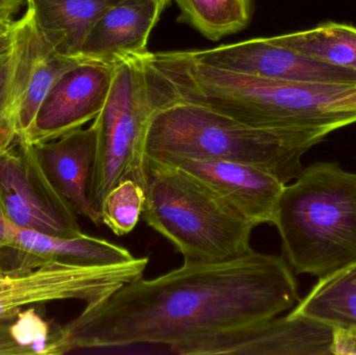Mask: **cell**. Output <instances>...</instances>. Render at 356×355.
I'll list each match as a JSON object with an SVG mask.
<instances>
[{
    "mask_svg": "<svg viewBox=\"0 0 356 355\" xmlns=\"http://www.w3.org/2000/svg\"><path fill=\"white\" fill-rule=\"evenodd\" d=\"M142 58L154 110L193 102L251 126L297 133L312 146L356 123V85L263 79L200 64L184 51H148Z\"/></svg>",
    "mask_w": 356,
    "mask_h": 355,
    "instance_id": "cell-2",
    "label": "cell"
},
{
    "mask_svg": "<svg viewBox=\"0 0 356 355\" xmlns=\"http://www.w3.org/2000/svg\"><path fill=\"white\" fill-rule=\"evenodd\" d=\"M336 331L288 314L195 338L169 349L181 355H334Z\"/></svg>",
    "mask_w": 356,
    "mask_h": 355,
    "instance_id": "cell-9",
    "label": "cell"
},
{
    "mask_svg": "<svg viewBox=\"0 0 356 355\" xmlns=\"http://www.w3.org/2000/svg\"><path fill=\"white\" fill-rule=\"evenodd\" d=\"M145 190L134 181L115 185L100 206L102 224L116 236H127L137 226L145 206Z\"/></svg>",
    "mask_w": 356,
    "mask_h": 355,
    "instance_id": "cell-21",
    "label": "cell"
},
{
    "mask_svg": "<svg viewBox=\"0 0 356 355\" xmlns=\"http://www.w3.org/2000/svg\"><path fill=\"white\" fill-rule=\"evenodd\" d=\"M275 43L325 63L356 72V27L327 22L307 31L272 37Z\"/></svg>",
    "mask_w": 356,
    "mask_h": 355,
    "instance_id": "cell-19",
    "label": "cell"
},
{
    "mask_svg": "<svg viewBox=\"0 0 356 355\" xmlns=\"http://www.w3.org/2000/svg\"><path fill=\"white\" fill-rule=\"evenodd\" d=\"M27 0H0V12H10L16 14Z\"/></svg>",
    "mask_w": 356,
    "mask_h": 355,
    "instance_id": "cell-27",
    "label": "cell"
},
{
    "mask_svg": "<svg viewBox=\"0 0 356 355\" xmlns=\"http://www.w3.org/2000/svg\"><path fill=\"white\" fill-rule=\"evenodd\" d=\"M167 4L162 0H116L94 23L79 58L115 64L147 53V43Z\"/></svg>",
    "mask_w": 356,
    "mask_h": 355,
    "instance_id": "cell-15",
    "label": "cell"
},
{
    "mask_svg": "<svg viewBox=\"0 0 356 355\" xmlns=\"http://www.w3.org/2000/svg\"><path fill=\"white\" fill-rule=\"evenodd\" d=\"M144 221L186 263L234 260L253 251L257 226L234 204L188 171L147 158Z\"/></svg>",
    "mask_w": 356,
    "mask_h": 355,
    "instance_id": "cell-5",
    "label": "cell"
},
{
    "mask_svg": "<svg viewBox=\"0 0 356 355\" xmlns=\"http://www.w3.org/2000/svg\"><path fill=\"white\" fill-rule=\"evenodd\" d=\"M114 64L83 62L64 73L40 106L26 143L58 139L94 120L112 85Z\"/></svg>",
    "mask_w": 356,
    "mask_h": 355,
    "instance_id": "cell-12",
    "label": "cell"
},
{
    "mask_svg": "<svg viewBox=\"0 0 356 355\" xmlns=\"http://www.w3.org/2000/svg\"><path fill=\"white\" fill-rule=\"evenodd\" d=\"M15 15L10 12H0V37L10 33L15 24Z\"/></svg>",
    "mask_w": 356,
    "mask_h": 355,
    "instance_id": "cell-26",
    "label": "cell"
},
{
    "mask_svg": "<svg viewBox=\"0 0 356 355\" xmlns=\"http://www.w3.org/2000/svg\"><path fill=\"white\" fill-rule=\"evenodd\" d=\"M353 349H355V354H356V337L355 340V347H353Z\"/></svg>",
    "mask_w": 356,
    "mask_h": 355,
    "instance_id": "cell-28",
    "label": "cell"
},
{
    "mask_svg": "<svg viewBox=\"0 0 356 355\" xmlns=\"http://www.w3.org/2000/svg\"><path fill=\"white\" fill-rule=\"evenodd\" d=\"M300 302L282 256L250 254L216 263H186L123 286L108 299L52 329L49 355L188 340L280 316Z\"/></svg>",
    "mask_w": 356,
    "mask_h": 355,
    "instance_id": "cell-1",
    "label": "cell"
},
{
    "mask_svg": "<svg viewBox=\"0 0 356 355\" xmlns=\"http://www.w3.org/2000/svg\"><path fill=\"white\" fill-rule=\"evenodd\" d=\"M52 329L33 308L21 311L10 322L12 337L29 355H49Z\"/></svg>",
    "mask_w": 356,
    "mask_h": 355,
    "instance_id": "cell-23",
    "label": "cell"
},
{
    "mask_svg": "<svg viewBox=\"0 0 356 355\" xmlns=\"http://www.w3.org/2000/svg\"><path fill=\"white\" fill-rule=\"evenodd\" d=\"M180 22L211 41L244 29L250 22L252 0H175Z\"/></svg>",
    "mask_w": 356,
    "mask_h": 355,
    "instance_id": "cell-20",
    "label": "cell"
},
{
    "mask_svg": "<svg viewBox=\"0 0 356 355\" xmlns=\"http://www.w3.org/2000/svg\"><path fill=\"white\" fill-rule=\"evenodd\" d=\"M0 322V355H29L15 342L10 333V322Z\"/></svg>",
    "mask_w": 356,
    "mask_h": 355,
    "instance_id": "cell-24",
    "label": "cell"
},
{
    "mask_svg": "<svg viewBox=\"0 0 356 355\" xmlns=\"http://www.w3.org/2000/svg\"><path fill=\"white\" fill-rule=\"evenodd\" d=\"M38 156L56 191L70 204L77 216L102 224L89 197L92 169L96 156V129H75L58 139L37 144Z\"/></svg>",
    "mask_w": 356,
    "mask_h": 355,
    "instance_id": "cell-16",
    "label": "cell"
},
{
    "mask_svg": "<svg viewBox=\"0 0 356 355\" xmlns=\"http://www.w3.org/2000/svg\"><path fill=\"white\" fill-rule=\"evenodd\" d=\"M149 258L108 266L50 263L21 274L0 275V322L14 320L23 308L58 300H81L86 306L108 299L142 279Z\"/></svg>",
    "mask_w": 356,
    "mask_h": 355,
    "instance_id": "cell-7",
    "label": "cell"
},
{
    "mask_svg": "<svg viewBox=\"0 0 356 355\" xmlns=\"http://www.w3.org/2000/svg\"><path fill=\"white\" fill-rule=\"evenodd\" d=\"M12 104L20 141L26 142L46 95L66 71L85 60L58 53L37 26L27 6L13 27Z\"/></svg>",
    "mask_w": 356,
    "mask_h": 355,
    "instance_id": "cell-11",
    "label": "cell"
},
{
    "mask_svg": "<svg viewBox=\"0 0 356 355\" xmlns=\"http://www.w3.org/2000/svg\"><path fill=\"white\" fill-rule=\"evenodd\" d=\"M163 2H165V3L168 4V2L170 1V0H162Z\"/></svg>",
    "mask_w": 356,
    "mask_h": 355,
    "instance_id": "cell-29",
    "label": "cell"
},
{
    "mask_svg": "<svg viewBox=\"0 0 356 355\" xmlns=\"http://www.w3.org/2000/svg\"><path fill=\"white\" fill-rule=\"evenodd\" d=\"M154 160L175 165L198 177L257 226L273 224L276 204L286 183L272 173L251 165L215 158L163 156Z\"/></svg>",
    "mask_w": 356,
    "mask_h": 355,
    "instance_id": "cell-13",
    "label": "cell"
},
{
    "mask_svg": "<svg viewBox=\"0 0 356 355\" xmlns=\"http://www.w3.org/2000/svg\"><path fill=\"white\" fill-rule=\"evenodd\" d=\"M312 147L297 133L251 126L207 106L179 100L154 110L146 137V158L232 160L264 169L286 185L300 174L302 156Z\"/></svg>",
    "mask_w": 356,
    "mask_h": 355,
    "instance_id": "cell-4",
    "label": "cell"
},
{
    "mask_svg": "<svg viewBox=\"0 0 356 355\" xmlns=\"http://www.w3.org/2000/svg\"><path fill=\"white\" fill-rule=\"evenodd\" d=\"M0 197L16 226L67 239L83 233L76 213L48 179L33 144L18 140L0 154Z\"/></svg>",
    "mask_w": 356,
    "mask_h": 355,
    "instance_id": "cell-8",
    "label": "cell"
},
{
    "mask_svg": "<svg viewBox=\"0 0 356 355\" xmlns=\"http://www.w3.org/2000/svg\"><path fill=\"white\" fill-rule=\"evenodd\" d=\"M290 315L307 317L334 329L356 333V262L319 279Z\"/></svg>",
    "mask_w": 356,
    "mask_h": 355,
    "instance_id": "cell-18",
    "label": "cell"
},
{
    "mask_svg": "<svg viewBox=\"0 0 356 355\" xmlns=\"http://www.w3.org/2000/svg\"><path fill=\"white\" fill-rule=\"evenodd\" d=\"M184 52L200 64L263 79L289 83L356 85L355 71L318 62L275 43L271 38H255Z\"/></svg>",
    "mask_w": 356,
    "mask_h": 355,
    "instance_id": "cell-10",
    "label": "cell"
},
{
    "mask_svg": "<svg viewBox=\"0 0 356 355\" xmlns=\"http://www.w3.org/2000/svg\"><path fill=\"white\" fill-rule=\"evenodd\" d=\"M134 258L127 248L83 233L67 239L19 227L14 241L0 247V275L21 274L50 263L108 266Z\"/></svg>",
    "mask_w": 356,
    "mask_h": 355,
    "instance_id": "cell-14",
    "label": "cell"
},
{
    "mask_svg": "<svg viewBox=\"0 0 356 355\" xmlns=\"http://www.w3.org/2000/svg\"><path fill=\"white\" fill-rule=\"evenodd\" d=\"M116 0H27L37 26L54 49L79 58V50L98 17ZM81 60V58H79Z\"/></svg>",
    "mask_w": 356,
    "mask_h": 355,
    "instance_id": "cell-17",
    "label": "cell"
},
{
    "mask_svg": "<svg viewBox=\"0 0 356 355\" xmlns=\"http://www.w3.org/2000/svg\"><path fill=\"white\" fill-rule=\"evenodd\" d=\"M154 112L142 56L115 63L108 98L93 122L96 156L89 197L98 214L108 192L121 181H136L146 192V137Z\"/></svg>",
    "mask_w": 356,
    "mask_h": 355,
    "instance_id": "cell-6",
    "label": "cell"
},
{
    "mask_svg": "<svg viewBox=\"0 0 356 355\" xmlns=\"http://www.w3.org/2000/svg\"><path fill=\"white\" fill-rule=\"evenodd\" d=\"M18 229L19 227L16 226L6 215L0 197V247L8 245L14 241Z\"/></svg>",
    "mask_w": 356,
    "mask_h": 355,
    "instance_id": "cell-25",
    "label": "cell"
},
{
    "mask_svg": "<svg viewBox=\"0 0 356 355\" xmlns=\"http://www.w3.org/2000/svg\"><path fill=\"white\" fill-rule=\"evenodd\" d=\"M13 60L12 29L10 33L0 37V154L19 140L12 104Z\"/></svg>",
    "mask_w": 356,
    "mask_h": 355,
    "instance_id": "cell-22",
    "label": "cell"
},
{
    "mask_svg": "<svg viewBox=\"0 0 356 355\" xmlns=\"http://www.w3.org/2000/svg\"><path fill=\"white\" fill-rule=\"evenodd\" d=\"M284 258L323 279L356 262V172L338 163L305 167L284 185L274 213Z\"/></svg>",
    "mask_w": 356,
    "mask_h": 355,
    "instance_id": "cell-3",
    "label": "cell"
}]
</instances>
